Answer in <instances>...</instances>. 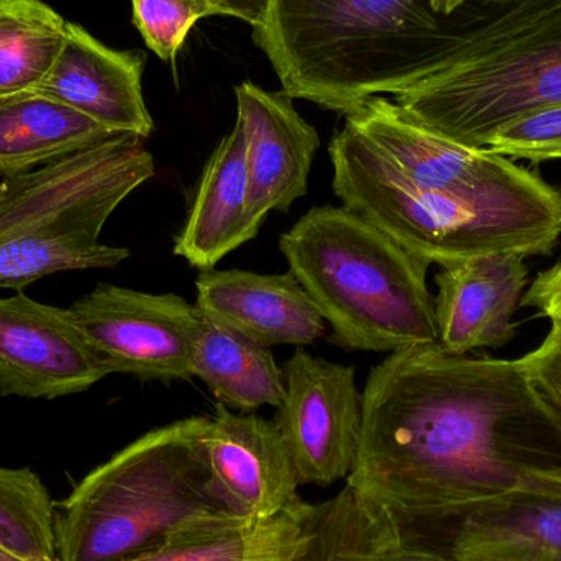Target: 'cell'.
<instances>
[{"instance_id":"obj_1","label":"cell","mask_w":561,"mask_h":561,"mask_svg":"<svg viewBox=\"0 0 561 561\" xmlns=\"http://www.w3.org/2000/svg\"><path fill=\"white\" fill-rule=\"evenodd\" d=\"M362 405L346 484L392 529L507 494L561 496V419L523 358L401 350L371 368Z\"/></svg>"},{"instance_id":"obj_2","label":"cell","mask_w":561,"mask_h":561,"mask_svg":"<svg viewBox=\"0 0 561 561\" xmlns=\"http://www.w3.org/2000/svg\"><path fill=\"white\" fill-rule=\"evenodd\" d=\"M447 25L424 0H270L253 42L290 99L348 114L434 75Z\"/></svg>"},{"instance_id":"obj_3","label":"cell","mask_w":561,"mask_h":561,"mask_svg":"<svg viewBox=\"0 0 561 561\" xmlns=\"http://www.w3.org/2000/svg\"><path fill=\"white\" fill-rule=\"evenodd\" d=\"M560 101L561 0H473L455 10L434 75L394 95L412 121L470 148Z\"/></svg>"},{"instance_id":"obj_4","label":"cell","mask_w":561,"mask_h":561,"mask_svg":"<svg viewBox=\"0 0 561 561\" xmlns=\"http://www.w3.org/2000/svg\"><path fill=\"white\" fill-rule=\"evenodd\" d=\"M196 415L154 428L92 470L61 504L59 561H124L176 537L232 523L209 486Z\"/></svg>"},{"instance_id":"obj_5","label":"cell","mask_w":561,"mask_h":561,"mask_svg":"<svg viewBox=\"0 0 561 561\" xmlns=\"http://www.w3.org/2000/svg\"><path fill=\"white\" fill-rule=\"evenodd\" d=\"M289 272L355 352L438 345L431 263L346 207H312L279 239Z\"/></svg>"},{"instance_id":"obj_6","label":"cell","mask_w":561,"mask_h":561,"mask_svg":"<svg viewBox=\"0 0 561 561\" xmlns=\"http://www.w3.org/2000/svg\"><path fill=\"white\" fill-rule=\"evenodd\" d=\"M137 135H117L0 181V287L22 290L61 272L111 270L130 256L99 242L114 210L154 176Z\"/></svg>"},{"instance_id":"obj_7","label":"cell","mask_w":561,"mask_h":561,"mask_svg":"<svg viewBox=\"0 0 561 561\" xmlns=\"http://www.w3.org/2000/svg\"><path fill=\"white\" fill-rule=\"evenodd\" d=\"M343 207L431 265L520 253L549 256L561 237L556 201H467L412 184L368 138L345 124L329 145Z\"/></svg>"},{"instance_id":"obj_8","label":"cell","mask_w":561,"mask_h":561,"mask_svg":"<svg viewBox=\"0 0 561 561\" xmlns=\"http://www.w3.org/2000/svg\"><path fill=\"white\" fill-rule=\"evenodd\" d=\"M412 184L467 201H556L560 193L533 171L488 148L448 140L404 114L394 101L373 98L345 114Z\"/></svg>"},{"instance_id":"obj_9","label":"cell","mask_w":561,"mask_h":561,"mask_svg":"<svg viewBox=\"0 0 561 561\" xmlns=\"http://www.w3.org/2000/svg\"><path fill=\"white\" fill-rule=\"evenodd\" d=\"M68 310L108 371L141 381L193 378L203 313L184 297L101 283Z\"/></svg>"},{"instance_id":"obj_10","label":"cell","mask_w":561,"mask_h":561,"mask_svg":"<svg viewBox=\"0 0 561 561\" xmlns=\"http://www.w3.org/2000/svg\"><path fill=\"white\" fill-rule=\"evenodd\" d=\"M286 394L275 424L300 484L348 480L362 438V394L355 368L313 356L304 346L283 365Z\"/></svg>"},{"instance_id":"obj_11","label":"cell","mask_w":561,"mask_h":561,"mask_svg":"<svg viewBox=\"0 0 561 561\" xmlns=\"http://www.w3.org/2000/svg\"><path fill=\"white\" fill-rule=\"evenodd\" d=\"M111 375L68 307L46 306L22 290L0 299V398L81 394Z\"/></svg>"},{"instance_id":"obj_12","label":"cell","mask_w":561,"mask_h":561,"mask_svg":"<svg viewBox=\"0 0 561 561\" xmlns=\"http://www.w3.org/2000/svg\"><path fill=\"white\" fill-rule=\"evenodd\" d=\"M206 450L210 493L233 519H273L302 501L299 477L275 422L217 402Z\"/></svg>"},{"instance_id":"obj_13","label":"cell","mask_w":561,"mask_h":561,"mask_svg":"<svg viewBox=\"0 0 561 561\" xmlns=\"http://www.w3.org/2000/svg\"><path fill=\"white\" fill-rule=\"evenodd\" d=\"M392 530L398 542L458 561H561V496L507 494Z\"/></svg>"},{"instance_id":"obj_14","label":"cell","mask_w":561,"mask_h":561,"mask_svg":"<svg viewBox=\"0 0 561 561\" xmlns=\"http://www.w3.org/2000/svg\"><path fill=\"white\" fill-rule=\"evenodd\" d=\"M237 122L245 137L247 214L263 226L270 213H289L306 196L320 137L286 92L247 81L236 88Z\"/></svg>"},{"instance_id":"obj_15","label":"cell","mask_w":561,"mask_h":561,"mask_svg":"<svg viewBox=\"0 0 561 561\" xmlns=\"http://www.w3.org/2000/svg\"><path fill=\"white\" fill-rule=\"evenodd\" d=\"M145 62V53L108 48L78 23L68 22L65 46L36 92L114 134L148 138L153 118L141 89Z\"/></svg>"},{"instance_id":"obj_16","label":"cell","mask_w":561,"mask_h":561,"mask_svg":"<svg viewBox=\"0 0 561 561\" xmlns=\"http://www.w3.org/2000/svg\"><path fill=\"white\" fill-rule=\"evenodd\" d=\"M520 253H494L445 266L435 276L438 345L451 355L503 348L516 336L514 313L529 284Z\"/></svg>"},{"instance_id":"obj_17","label":"cell","mask_w":561,"mask_h":561,"mask_svg":"<svg viewBox=\"0 0 561 561\" xmlns=\"http://www.w3.org/2000/svg\"><path fill=\"white\" fill-rule=\"evenodd\" d=\"M196 293L206 319L266 346H306L327 332L319 307L290 272L209 270L197 276Z\"/></svg>"},{"instance_id":"obj_18","label":"cell","mask_w":561,"mask_h":561,"mask_svg":"<svg viewBox=\"0 0 561 561\" xmlns=\"http://www.w3.org/2000/svg\"><path fill=\"white\" fill-rule=\"evenodd\" d=\"M247 194L245 137L236 122L197 181L174 255L201 272H209L233 250L255 239L262 226L247 214Z\"/></svg>"},{"instance_id":"obj_19","label":"cell","mask_w":561,"mask_h":561,"mask_svg":"<svg viewBox=\"0 0 561 561\" xmlns=\"http://www.w3.org/2000/svg\"><path fill=\"white\" fill-rule=\"evenodd\" d=\"M320 519L322 504L300 501L273 519L207 527L124 561H307Z\"/></svg>"},{"instance_id":"obj_20","label":"cell","mask_w":561,"mask_h":561,"mask_svg":"<svg viewBox=\"0 0 561 561\" xmlns=\"http://www.w3.org/2000/svg\"><path fill=\"white\" fill-rule=\"evenodd\" d=\"M114 137L55 99L38 92L20 95L0 104V176L30 173Z\"/></svg>"},{"instance_id":"obj_21","label":"cell","mask_w":561,"mask_h":561,"mask_svg":"<svg viewBox=\"0 0 561 561\" xmlns=\"http://www.w3.org/2000/svg\"><path fill=\"white\" fill-rule=\"evenodd\" d=\"M193 376L203 379L219 404L252 414L278 409L286 394L283 368L272 348L203 316L193 356Z\"/></svg>"},{"instance_id":"obj_22","label":"cell","mask_w":561,"mask_h":561,"mask_svg":"<svg viewBox=\"0 0 561 561\" xmlns=\"http://www.w3.org/2000/svg\"><path fill=\"white\" fill-rule=\"evenodd\" d=\"M66 23L42 0H0V104L36 92L48 78Z\"/></svg>"},{"instance_id":"obj_23","label":"cell","mask_w":561,"mask_h":561,"mask_svg":"<svg viewBox=\"0 0 561 561\" xmlns=\"http://www.w3.org/2000/svg\"><path fill=\"white\" fill-rule=\"evenodd\" d=\"M56 504L28 468L0 467V547L33 561H59Z\"/></svg>"},{"instance_id":"obj_24","label":"cell","mask_w":561,"mask_h":561,"mask_svg":"<svg viewBox=\"0 0 561 561\" xmlns=\"http://www.w3.org/2000/svg\"><path fill=\"white\" fill-rule=\"evenodd\" d=\"M134 25L148 48L173 62L193 26L204 16L217 15L209 0H131Z\"/></svg>"},{"instance_id":"obj_25","label":"cell","mask_w":561,"mask_h":561,"mask_svg":"<svg viewBox=\"0 0 561 561\" xmlns=\"http://www.w3.org/2000/svg\"><path fill=\"white\" fill-rule=\"evenodd\" d=\"M486 148L510 160H561V101L504 125Z\"/></svg>"},{"instance_id":"obj_26","label":"cell","mask_w":561,"mask_h":561,"mask_svg":"<svg viewBox=\"0 0 561 561\" xmlns=\"http://www.w3.org/2000/svg\"><path fill=\"white\" fill-rule=\"evenodd\" d=\"M534 389L561 415V325H552L543 342L523 356Z\"/></svg>"},{"instance_id":"obj_27","label":"cell","mask_w":561,"mask_h":561,"mask_svg":"<svg viewBox=\"0 0 561 561\" xmlns=\"http://www.w3.org/2000/svg\"><path fill=\"white\" fill-rule=\"evenodd\" d=\"M523 306L534 307L552 325H561V260L537 275L524 294Z\"/></svg>"},{"instance_id":"obj_28","label":"cell","mask_w":561,"mask_h":561,"mask_svg":"<svg viewBox=\"0 0 561 561\" xmlns=\"http://www.w3.org/2000/svg\"><path fill=\"white\" fill-rule=\"evenodd\" d=\"M217 15L236 16L243 22L259 26L265 19L270 0H209Z\"/></svg>"},{"instance_id":"obj_29","label":"cell","mask_w":561,"mask_h":561,"mask_svg":"<svg viewBox=\"0 0 561 561\" xmlns=\"http://www.w3.org/2000/svg\"><path fill=\"white\" fill-rule=\"evenodd\" d=\"M382 561H458L450 556L424 547L405 546L396 540Z\"/></svg>"},{"instance_id":"obj_30","label":"cell","mask_w":561,"mask_h":561,"mask_svg":"<svg viewBox=\"0 0 561 561\" xmlns=\"http://www.w3.org/2000/svg\"><path fill=\"white\" fill-rule=\"evenodd\" d=\"M424 2L440 15H450L455 10L461 9L473 0H424ZM481 2H496V0H481Z\"/></svg>"},{"instance_id":"obj_31","label":"cell","mask_w":561,"mask_h":561,"mask_svg":"<svg viewBox=\"0 0 561 561\" xmlns=\"http://www.w3.org/2000/svg\"><path fill=\"white\" fill-rule=\"evenodd\" d=\"M0 561H33V560H26V559H22V557L13 556L12 552H9V550L2 549V547H0Z\"/></svg>"},{"instance_id":"obj_32","label":"cell","mask_w":561,"mask_h":561,"mask_svg":"<svg viewBox=\"0 0 561 561\" xmlns=\"http://www.w3.org/2000/svg\"><path fill=\"white\" fill-rule=\"evenodd\" d=\"M559 193H560V197H561V191H559Z\"/></svg>"}]
</instances>
